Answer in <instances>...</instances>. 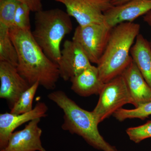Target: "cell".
Returning <instances> with one entry per match:
<instances>
[{"mask_svg":"<svg viewBox=\"0 0 151 151\" xmlns=\"http://www.w3.org/2000/svg\"><path fill=\"white\" fill-rule=\"evenodd\" d=\"M34 24V38L47 56L58 64L61 41L73 29L70 16L60 9L42 10L35 13Z\"/></svg>","mask_w":151,"mask_h":151,"instance_id":"4","label":"cell"},{"mask_svg":"<svg viewBox=\"0 0 151 151\" xmlns=\"http://www.w3.org/2000/svg\"><path fill=\"white\" fill-rule=\"evenodd\" d=\"M48 98L63 111L64 122L61 128L84 139L89 145L102 151H114L115 147L107 142L98 129L100 124L92 111L84 110L61 90L48 94Z\"/></svg>","mask_w":151,"mask_h":151,"instance_id":"3","label":"cell"},{"mask_svg":"<svg viewBox=\"0 0 151 151\" xmlns=\"http://www.w3.org/2000/svg\"><path fill=\"white\" fill-rule=\"evenodd\" d=\"M9 33L17 52V68L20 74L31 86L38 82L47 90L55 89L60 77L58 65L44 53L31 30L13 27Z\"/></svg>","mask_w":151,"mask_h":151,"instance_id":"1","label":"cell"},{"mask_svg":"<svg viewBox=\"0 0 151 151\" xmlns=\"http://www.w3.org/2000/svg\"><path fill=\"white\" fill-rule=\"evenodd\" d=\"M70 81L72 91L83 97L99 95L105 84L100 78L97 66L92 65Z\"/></svg>","mask_w":151,"mask_h":151,"instance_id":"14","label":"cell"},{"mask_svg":"<svg viewBox=\"0 0 151 151\" xmlns=\"http://www.w3.org/2000/svg\"><path fill=\"white\" fill-rule=\"evenodd\" d=\"M151 10V0H130L113 6L104 13L105 22L113 28L122 23L133 22Z\"/></svg>","mask_w":151,"mask_h":151,"instance_id":"12","label":"cell"},{"mask_svg":"<svg viewBox=\"0 0 151 151\" xmlns=\"http://www.w3.org/2000/svg\"><path fill=\"white\" fill-rule=\"evenodd\" d=\"M83 50L73 40L65 41L58 63L60 77L65 81L70 80L92 65Z\"/></svg>","mask_w":151,"mask_h":151,"instance_id":"8","label":"cell"},{"mask_svg":"<svg viewBox=\"0 0 151 151\" xmlns=\"http://www.w3.org/2000/svg\"><path fill=\"white\" fill-rule=\"evenodd\" d=\"M28 6L31 11L34 12L43 10L42 0H15Z\"/></svg>","mask_w":151,"mask_h":151,"instance_id":"22","label":"cell"},{"mask_svg":"<svg viewBox=\"0 0 151 151\" xmlns=\"http://www.w3.org/2000/svg\"><path fill=\"white\" fill-rule=\"evenodd\" d=\"M48 108L44 102H38L32 111L15 114L10 113L0 114V150L6 147L11 134L16 129L34 119L46 117Z\"/></svg>","mask_w":151,"mask_h":151,"instance_id":"11","label":"cell"},{"mask_svg":"<svg viewBox=\"0 0 151 151\" xmlns=\"http://www.w3.org/2000/svg\"><path fill=\"white\" fill-rule=\"evenodd\" d=\"M144 20L151 27V10L145 15Z\"/></svg>","mask_w":151,"mask_h":151,"instance_id":"23","label":"cell"},{"mask_svg":"<svg viewBox=\"0 0 151 151\" xmlns=\"http://www.w3.org/2000/svg\"><path fill=\"white\" fill-rule=\"evenodd\" d=\"M0 98L6 100L10 109L31 86L17 67L4 61H0Z\"/></svg>","mask_w":151,"mask_h":151,"instance_id":"9","label":"cell"},{"mask_svg":"<svg viewBox=\"0 0 151 151\" xmlns=\"http://www.w3.org/2000/svg\"><path fill=\"white\" fill-rule=\"evenodd\" d=\"M130 0H111V2L113 6L119 5L127 2Z\"/></svg>","mask_w":151,"mask_h":151,"instance_id":"24","label":"cell"},{"mask_svg":"<svg viewBox=\"0 0 151 151\" xmlns=\"http://www.w3.org/2000/svg\"><path fill=\"white\" fill-rule=\"evenodd\" d=\"M112 29L106 23L78 25L72 40L80 45L91 63L97 64L105 51Z\"/></svg>","mask_w":151,"mask_h":151,"instance_id":"6","label":"cell"},{"mask_svg":"<svg viewBox=\"0 0 151 151\" xmlns=\"http://www.w3.org/2000/svg\"><path fill=\"white\" fill-rule=\"evenodd\" d=\"M134 62L143 77L151 88V47L150 42L139 34L130 52Z\"/></svg>","mask_w":151,"mask_h":151,"instance_id":"15","label":"cell"},{"mask_svg":"<svg viewBox=\"0 0 151 151\" xmlns=\"http://www.w3.org/2000/svg\"><path fill=\"white\" fill-rule=\"evenodd\" d=\"M140 30V25L133 22L122 23L112 29L105 51L97 64L104 84L122 75L133 61L130 52Z\"/></svg>","mask_w":151,"mask_h":151,"instance_id":"2","label":"cell"},{"mask_svg":"<svg viewBox=\"0 0 151 151\" xmlns=\"http://www.w3.org/2000/svg\"><path fill=\"white\" fill-rule=\"evenodd\" d=\"M118 151V150H115V151Z\"/></svg>","mask_w":151,"mask_h":151,"instance_id":"26","label":"cell"},{"mask_svg":"<svg viewBox=\"0 0 151 151\" xmlns=\"http://www.w3.org/2000/svg\"><path fill=\"white\" fill-rule=\"evenodd\" d=\"M127 104L134 103L124 77L119 75L105 83L92 111L100 123Z\"/></svg>","mask_w":151,"mask_h":151,"instance_id":"5","label":"cell"},{"mask_svg":"<svg viewBox=\"0 0 151 151\" xmlns=\"http://www.w3.org/2000/svg\"><path fill=\"white\" fill-rule=\"evenodd\" d=\"M30 12V9L26 5L19 2L13 27L21 29L31 30L29 16Z\"/></svg>","mask_w":151,"mask_h":151,"instance_id":"20","label":"cell"},{"mask_svg":"<svg viewBox=\"0 0 151 151\" xmlns=\"http://www.w3.org/2000/svg\"><path fill=\"white\" fill-rule=\"evenodd\" d=\"M150 45L151 47V41L150 42Z\"/></svg>","mask_w":151,"mask_h":151,"instance_id":"25","label":"cell"},{"mask_svg":"<svg viewBox=\"0 0 151 151\" xmlns=\"http://www.w3.org/2000/svg\"><path fill=\"white\" fill-rule=\"evenodd\" d=\"M113 116L120 122H124L128 119L145 120L151 116V101L139 105L133 109L121 108L115 112Z\"/></svg>","mask_w":151,"mask_h":151,"instance_id":"17","label":"cell"},{"mask_svg":"<svg viewBox=\"0 0 151 151\" xmlns=\"http://www.w3.org/2000/svg\"><path fill=\"white\" fill-rule=\"evenodd\" d=\"M65 6L66 12L83 27L105 23L104 13L113 6L111 0H55Z\"/></svg>","mask_w":151,"mask_h":151,"instance_id":"7","label":"cell"},{"mask_svg":"<svg viewBox=\"0 0 151 151\" xmlns=\"http://www.w3.org/2000/svg\"><path fill=\"white\" fill-rule=\"evenodd\" d=\"M39 86V83L36 82L24 91L11 109L10 113L20 114L32 111L34 98Z\"/></svg>","mask_w":151,"mask_h":151,"instance_id":"18","label":"cell"},{"mask_svg":"<svg viewBox=\"0 0 151 151\" xmlns=\"http://www.w3.org/2000/svg\"><path fill=\"white\" fill-rule=\"evenodd\" d=\"M127 134L131 141L135 143L151 138V121L137 127H130L126 130Z\"/></svg>","mask_w":151,"mask_h":151,"instance_id":"21","label":"cell"},{"mask_svg":"<svg viewBox=\"0 0 151 151\" xmlns=\"http://www.w3.org/2000/svg\"><path fill=\"white\" fill-rule=\"evenodd\" d=\"M134 102L135 108L151 101V88L134 61L122 74Z\"/></svg>","mask_w":151,"mask_h":151,"instance_id":"13","label":"cell"},{"mask_svg":"<svg viewBox=\"0 0 151 151\" xmlns=\"http://www.w3.org/2000/svg\"><path fill=\"white\" fill-rule=\"evenodd\" d=\"M19 2L15 0H0V24L9 28L12 27Z\"/></svg>","mask_w":151,"mask_h":151,"instance_id":"19","label":"cell"},{"mask_svg":"<svg viewBox=\"0 0 151 151\" xmlns=\"http://www.w3.org/2000/svg\"><path fill=\"white\" fill-rule=\"evenodd\" d=\"M0 61L17 67L18 62L16 48L11 39L9 28L0 24Z\"/></svg>","mask_w":151,"mask_h":151,"instance_id":"16","label":"cell"},{"mask_svg":"<svg viewBox=\"0 0 151 151\" xmlns=\"http://www.w3.org/2000/svg\"><path fill=\"white\" fill-rule=\"evenodd\" d=\"M41 119L29 122L23 129L14 132L4 149L0 151H47L41 140L42 131L38 124Z\"/></svg>","mask_w":151,"mask_h":151,"instance_id":"10","label":"cell"}]
</instances>
